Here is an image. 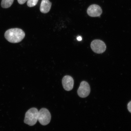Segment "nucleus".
Wrapping results in <instances>:
<instances>
[{
  "instance_id": "obj_1",
  "label": "nucleus",
  "mask_w": 131,
  "mask_h": 131,
  "mask_svg": "<svg viewBox=\"0 0 131 131\" xmlns=\"http://www.w3.org/2000/svg\"><path fill=\"white\" fill-rule=\"evenodd\" d=\"M25 35V33L22 29L17 28L8 29L5 34V37L6 40L13 43L21 42Z\"/></svg>"
},
{
  "instance_id": "obj_2",
  "label": "nucleus",
  "mask_w": 131,
  "mask_h": 131,
  "mask_svg": "<svg viewBox=\"0 0 131 131\" xmlns=\"http://www.w3.org/2000/svg\"><path fill=\"white\" fill-rule=\"evenodd\" d=\"M39 111L36 108L33 107L29 110L26 113L24 122L30 126L36 124L38 118Z\"/></svg>"
},
{
  "instance_id": "obj_3",
  "label": "nucleus",
  "mask_w": 131,
  "mask_h": 131,
  "mask_svg": "<svg viewBox=\"0 0 131 131\" xmlns=\"http://www.w3.org/2000/svg\"><path fill=\"white\" fill-rule=\"evenodd\" d=\"M51 115L48 109L42 108L39 111L38 120L42 125L45 126L50 123Z\"/></svg>"
},
{
  "instance_id": "obj_4",
  "label": "nucleus",
  "mask_w": 131,
  "mask_h": 131,
  "mask_svg": "<svg viewBox=\"0 0 131 131\" xmlns=\"http://www.w3.org/2000/svg\"><path fill=\"white\" fill-rule=\"evenodd\" d=\"M91 48L95 53L98 54L102 53L106 49V46L103 41L99 40H95L91 43Z\"/></svg>"
},
{
  "instance_id": "obj_5",
  "label": "nucleus",
  "mask_w": 131,
  "mask_h": 131,
  "mask_svg": "<svg viewBox=\"0 0 131 131\" xmlns=\"http://www.w3.org/2000/svg\"><path fill=\"white\" fill-rule=\"evenodd\" d=\"M91 91L89 83L86 81H82L78 90V94L81 98H85L89 95Z\"/></svg>"
},
{
  "instance_id": "obj_6",
  "label": "nucleus",
  "mask_w": 131,
  "mask_h": 131,
  "mask_svg": "<svg viewBox=\"0 0 131 131\" xmlns=\"http://www.w3.org/2000/svg\"><path fill=\"white\" fill-rule=\"evenodd\" d=\"M87 12L88 15L91 17H98L102 14V10L100 6L98 5L93 4L88 8Z\"/></svg>"
},
{
  "instance_id": "obj_7",
  "label": "nucleus",
  "mask_w": 131,
  "mask_h": 131,
  "mask_svg": "<svg viewBox=\"0 0 131 131\" xmlns=\"http://www.w3.org/2000/svg\"><path fill=\"white\" fill-rule=\"evenodd\" d=\"M62 83L64 89L66 91H70L73 89L74 80L71 77L66 75L63 77L62 80Z\"/></svg>"
},
{
  "instance_id": "obj_8",
  "label": "nucleus",
  "mask_w": 131,
  "mask_h": 131,
  "mask_svg": "<svg viewBox=\"0 0 131 131\" xmlns=\"http://www.w3.org/2000/svg\"><path fill=\"white\" fill-rule=\"evenodd\" d=\"M52 3L49 0H42L40 4V12L43 14H46L50 11Z\"/></svg>"
},
{
  "instance_id": "obj_9",
  "label": "nucleus",
  "mask_w": 131,
  "mask_h": 131,
  "mask_svg": "<svg viewBox=\"0 0 131 131\" xmlns=\"http://www.w3.org/2000/svg\"><path fill=\"white\" fill-rule=\"evenodd\" d=\"M14 0H2L1 3L2 7L4 8L10 7L14 2Z\"/></svg>"
},
{
  "instance_id": "obj_10",
  "label": "nucleus",
  "mask_w": 131,
  "mask_h": 131,
  "mask_svg": "<svg viewBox=\"0 0 131 131\" xmlns=\"http://www.w3.org/2000/svg\"><path fill=\"white\" fill-rule=\"evenodd\" d=\"M39 0H27V5L29 7H34L37 5Z\"/></svg>"
},
{
  "instance_id": "obj_11",
  "label": "nucleus",
  "mask_w": 131,
  "mask_h": 131,
  "mask_svg": "<svg viewBox=\"0 0 131 131\" xmlns=\"http://www.w3.org/2000/svg\"><path fill=\"white\" fill-rule=\"evenodd\" d=\"M17 1L19 4H23L25 3L27 0H17Z\"/></svg>"
},
{
  "instance_id": "obj_12",
  "label": "nucleus",
  "mask_w": 131,
  "mask_h": 131,
  "mask_svg": "<svg viewBox=\"0 0 131 131\" xmlns=\"http://www.w3.org/2000/svg\"><path fill=\"white\" fill-rule=\"evenodd\" d=\"M127 109L129 112L131 113V101L128 104Z\"/></svg>"
},
{
  "instance_id": "obj_13",
  "label": "nucleus",
  "mask_w": 131,
  "mask_h": 131,
  "mask_svg": "<svg viewBox=\"0 0 131 131\" xmlns=\"http://www.w3.org/2000/svg\"><path fill=\"white\" fill-rule=\"evenodd\" d=\"M77 39L79 41H81L82 40V38L81 36H79L77 37Z\"/></svg>"
}]
</instances>
